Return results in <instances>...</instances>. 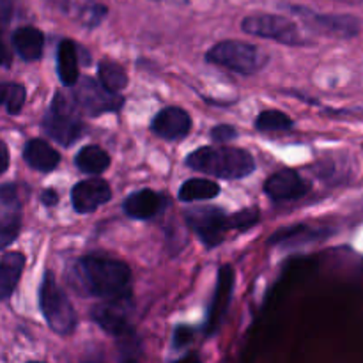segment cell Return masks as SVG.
Instances as JSON below:
<instances>
[{
    "instance_id": "obj_30",
    "label": "cell",
    "mask_w": 363,
    "mask_h": 363,
    "mask_svg": "<svg viewBox=\"0 0 363 363\" xmlns=\"http://www.w3.org/2000/svg\"><path fill=\"white\" fill-rule=\"evenodd\" d=\"M11 64H13V52L0 32V67H11Z\"/></svg>"
},
{
    "instance_id": "obj_23",
    "label": "cell",
    "mask_w": 363,
    "mask_h": 363,
    "mask_svg": "<svg viewBox=\"0 0 363 363\" xmlns=\"http://www.w3.org/2000/svg\"><path fill=\"white\" fill-rule=\"evenodd\" d=\"M98 74L99 82L113 92H121L128 85L126 71H124L123 66L117 64L116 60L103 59L101 62L98 64Z\"/></svg>"
},
{
    "instance_id": "obj_31",
    "label": "cell",
    "mask_w": 363,
    "mask_h": 363,
    "mask_svg": "<svg viewBox=\"0 0 363 363\" xmlns=\"http://www.w3.org/2000/svg\"><path fill=\"white\" fill-rule=\"evenodd\" d=\"M191 330L186 328V326H181V328L176 330V337H174V342H176V346H184V344H188L191 340Z\"/></svg>"
},
{
    "instance_id": "obj_5",
    "label": "cell",
    "mask_w": 363,
    "mask_h": 363,
    "mask_svg": "<svg viewBox=\"0 0 363 363\" xmlns=\"http://www.w3.org/2000/svg\"><path fill=\"white\" fill-rule=\"evenodd\" d=\"M43 128L46 135L60 145H73L85 133V124L80 119V108L73 98L57 94L53 98L50 110L43 119Z\"/></svg>"
},
{
    "instance_id": "obj_33",
    "label": "cell",
    "mask_w": 363,
    "mask_h": 363,
    "mask_svg": "<svg viewBox=\"0 0 363 363\" xmlns=\"http://www.w3.org/2000/svg\"><path fill=\"white\" fill-rule=\"evenodd\" d=\"M41 202L45 206H48V208H52V206H55L57 202H59V195H57L55 190H45L41 194Z\"/></svg>"
},
{
    "instance_id": "obj_26",
    "label": "cell",
    "mask_w": 363,
    "mask_h": 363,
    "mask_svg": "<svg viewBox=\"0 0 363 363\" xmlns=\"http://www.w3.org/2000/svg\"><path fill=\"white\" fill-rule=\"evenodd\" d=\"M259 209L257 208H247L243 211L236 213V215L229 216V229H238V230H247L252 225L259 222Z\"/></svg>"
},
{
    "instance_id": "obj_6",
    "label": "cell",
    "mask_w": 363,
    "mask_h": 363,
    "mask_svg": "<svg viewBox=\"0 0 363 363\" xmlns=\"http://www.w3.org/2000/svg\"><path fill=\"white\" fill-rule=\"evenodd\" d=\"M77 106L82 113L96 117L101 113L117 112L124 105V98L119 92H113L106 89L99 80L91 77L78 78L73 85V96Z\"/></svg>"
},
{
    "instance_id": "obj_20",
    "label": "cell",
    "mask_w": 363,
    "mask_h": 363,
    "mask_svg": "<svg viewBox=\"0 0 363 363\" xmlns=\"http://www.w3.org/2000/svg\"><path fill=\"white\" fill-rule=\"evenodd\" d=\"M23 266L25 257L20 252H9L0 259V301L7 300L14 293Z\"/></svg>"
},
{
    "instance_id": "obj_19",
    "label": "cell",
    "mask_w": 363,
    "mask_h": 363,
    "mask_svg": "<svg viewBox=\"0 0 363 363\" xmlns=\"http://www.w3.org/2000/svg\"><path fill=\"white\" fill-rule=\"evenodd\" d=\"M57 74L66 87H73L80 78L78 71V48L71 39H62L57 48Z\"/></svg>"
},
{
    "instance_id": "obj_11",
    "label": "cell",
    "mask_w": 363,
    "mask_h": 363,
    "mask_svg": "<svg viewBox=\"0 0 363 363\" xmlns=\"http://www.w3.org/2000/svg\"><path fill=\"white\" fill-rule=\"evenodd\" d=\"M21 225V209L14 184L0 186V250L16 240Z\"/></svg>"
},
{
    "instance_id": "obj_8",
    "label": "cell",
    "mask_w": 363,
    "mask_h": 363,
    "mask_svg": "<svg viewBox=\"0 0 363 363\" xmlns=\"http://www.w3.org/2000/svg\"><path fill=\"white\" fill-rule=\"evenodd\" d=\"M186 222L208 248L218 247L229 229V216L220 208H194L186 211Z\"/></svg>"
},
{
    "instance_id": "obj_14",
    "label": "cell",
    "mask_w": 363,
    "mask_h": 363,
    "mask_svg": "<svg viewBox=\"0 0 363 363\" xmlns=\"http://www.w3.org/2000/svg\"><path fill=\"white\" fill-rule=\"evenodd\" d=\"M151 130L165 140H179L190 133L191 117L179 106H167L156 113Z\"/></svg>"
},
{
    "instance_id": "obj_22",
    "label": "cell",
    "mask_w": 363,
    "mask_h": 363,
    "mask_svg": "<svg viewBox=\"0 0 363 363\" xmlns=\"http://www.w3.org/2000/svg\"><path fill=\"white\" fill-rule=\"evenodd\" d=\"M220 186L215 181L209 179H188L186 183L181 184L177 199L181 202H195V201H208V199L218 197Z\"/></svg>"
},
{
    "instance_id": "obj_24",
    "label": "cell",
    "mask_w": 363,
    "mask_h": 363,
    "mask_svg": "<svg viewBox=\"0 0 363 363\" xmlns=\"http://www.w3.org/2000/svg\"><path fill=\"white\" fill-rule=\"evenodd\" d=\"M293 119L280 110H264L255 121V128L264 133H279L293 128Z\"/></svg>"
},
{
    "instance_id": "obj_13",
    "label": "cell",
    "mask_w": 363,
    "mask_h": 363,
    "mask_svg": "<svg viewBox=\"0 0 363 363\" xmlns=\"http://www.w3.org/2000/svg\"><path fill=\"white\" fill-rule=\"evenodd\" d=\"M112 199V190L105 179H85L78 183L71 191V202L74 211L80 215L96 211L99 206L106 204Z\"/></svg>"
},
{
    "instance_id": "obj_28",
    "label": "cell",
    "mask_w": 363,
    "mask_h": 363,
    "mask_svg": "<svg viewBox=\"0 0 363 363\" xmlns=\"http://www.w3.org/2000/svg\"><path fill=\"white\" fill-rule=\"evenodd\" d=\"M238 137V131L234 130L229 124H220V126H215L211 130V138L215 142H227L233 140V138Z\"/></svg>"
},
{
    "instance_id": "obj_7",
    "label": "cell",
    "mask_w": 363,
    "mask_h": 363,
    "mask_svg": "<svg viewBox=\"0 0 363 363\" xmlns=\"http://www.w3.org/2000/svg\"><path fill=\"white\" fill-rule=\"evenodd\" d=\"M241 28L250 35L272 39V41L282 43V45L298 46L307 43L305 39H301L298 25L289 18L279 16V14H250L243 20Z\"/></svg>"
},
{
    "instance_id": "obj_32",
    "label": "cell",
    "mask_w": 363,
    "mask_h": 363,
    "mask_svg": "<svg viewBox=\"0 0 363 363\" xmlns=\"http://www.w3.org/2000/svg\"><path fill=\"white\" fill-rule=\"evenodd\" d=\"M9 167V151H7V145L0 140V176L7 170Z\"/></svg>"
},
{
    "instance_id": "obj_3",
    "label": "cell",
    "mask_w": 363,
    "mask_h": 363,
    "mask_svg": "<svg viewBox=\"0 0 363 363\" xmlns=\"http://www.w3.org/2000/svg\"><path fill=\"white\" fill-rule=\"evenodd\" d=\"M39 308L50 330L57 335L67 337L77 328V312L52 273H45V279H43L41 289H39Z\"/></svg>"
},
{
    "instance_id": "obj_16",
    "label": "cell",
    "mask_w": 363,
    "mask_h": 363,
    "mask_svg": "<svg viewBox=\"0 0 363 363\" xmlns=\"http://www.w3.org/2000/svg\"><path fill=\"white\" fill-rule=\"evenodd\" d=\"M165 204L167 199L163 197V195H160L158 191L155 190H149V188H144V190L133 191L131 195H128L123 208L124 213H126L130 218L151 220L155 218L158 213L163 211Z\"/></svg>"
},
{
    "instance_id": "obj_17",
    "label": "cell",
    "mask_w": 363,
    "mask_h": 363,
    "mask_svg": "<svg viewBox=\"0 0 363 363\" xmlns=\"http://www.w3.org/2000/svg\"><path fill=\"white\" fill-rule=\"evenodd\" d=\"M23 160L30 169L39 170V172H52L59 165L60 155L48 142L41 138H32L25 144Z\"/></svg>"
},
{
    "instance_id": "obj_21",
    "label": "cell",
    "mask_w": 363,
    "mask_h": 363,
    "mask_svg": "<svg viewBox=\"0 0 363 363\" xmlns=\"http://www.w3.org/2000/svg\"><path fill=\"white\" fill-rule=\"evenodd\" d=\"M78 170L84 174H91V176H98V174L105 172L110 165V156L106 151H103L99 145H85L78 151L77 158H74Z\"/></svg>"
},
{
    "instance_id": "obj_15",
    "label": "cell",
    "mask_w": 363,
    "mask_h": 363,
    "mask_svg": "<svg viewBox=\"0 0 363 363\" xmlns=\"http://www.w3.org/2000/svg\"><path fill=\"white\" fill-rule=\"evenodd\" d=\"M234 287V272L229 266H223L218 273V286H216V293L213 296L211 307H209L208 321H206V333L211 335L222 325V319L225 315L227 307H229L230 296H233Z\"/></svg>"
},
{
    "instance_id": "obj_2",
    "label": "cell",
    "mask_w": 363,
    "mask_h": 363,
    "mask_svg": "<svg viewBox=\"0 0 363 363\" xmlns=\"http://www.w3.org/2000/svg\"><path fill=\"white\" fill-rule=\"evenodd\" d=\"M186 165L220 179H243L255 169L254 156L240 147H199L188 155Z\"/></svg>"
},
{
    "instance_id": "obj_29",
    "label": "cell",
    "mask_w": 363,
    "mask_h": 363,
    "mask_svg": "<svg viewBox=\"0 0 363 363\" xmlns=\"http://www.w3.org/2000/svg\"><path fill=\"white\" fill-rule=\"evenodd\" d=\"M14 2L13 0H0V30L7 27L13 20Z\"/></svg>"
},
{
    "instance_id": "obj_9",
    "label": "cell",
    "mask_w": 363,
    "mask_h": 363,
    "mask_svg": "<svg viewBox=\"0 0 363 363\" xmlns=\"http://www.w3.org/2000/svg\"><path fill=\"white\" fill-rule=\"evenodd\" d=\"M130 296L124 294L116 300H105V303L98 305L92 311V319L108 335L117 337V339H130V337H133V328L130 326Z\"/></svg>"
},
{
    "instance_id": "obj_12",
    "label": "cell",
    "mask_w": 363,
    "mask_h": 363,
    "mask_svg": "<svg viewBox=\"0 0 363 363\" xmlns=\"http://www.w3.org/2000/svg\"><path fill=\"white\" fill-rule=\"evenodd\" d=\"M311 184L301 179L300 174L293 169H284L269 176L264 183V194L275 202L296 201L308 194Z\"/></svg>"
},
{
    "instance_id": "obj_25",
    "label": "cell",
    "mask_w": 363,
    "mask_h": 363,
    "mask_svg": "<svg viewBox=\"0 0 363 363\" xmlns=\"http://www.w3.org/2000/svg\"><path fill=\"white\" fill-rule=\"evenodd\" d=\"M27 99V91L20 84H0V106H6L7 113L16 116L21 112Z\"/></svg>"
},
{
    "instance_id": "obj_27",
    "label": "cell",
    "mask_w": 363,
    "mask_h": 363,
    "mask_svg": "<svg viewBox=\"0 0 363 363\" xmlns=\"http://www.w3.org/2000/svg\"><path fill=\"white\" fill-rule=\"evenodd\" d=\"M106 14V7L105 6H99V4H92V6L85 7L84 9V16H82V21H84V25H87V27H96V25H99V21L105 18Z\"/></svg>"
},
{
    "instance_id": "obj_1",
    "label": "cell",
    "mask_w": 363,
    "mask_h": 363,
    "mask_svg": "<svg viewBox=\"0 0 363 363\" xmlns=\"http://www.w3.org/2000/svg\"><path fill=\"white\" fill-rule=\"evenodd\" d=\"M74 280L78 289L85 294L101 300H116L128 294L131 272L123 261L89 255L82 257L74 266Z\"/></svg>"
},
{
    "instance_id": "obj_18",
    "label": "cell",
    "mask_w": 363,
    "mask_h": 363,
    "mask_svg": "<svg viewBox=\"0 0 363 363\" xmlns=\"http://www.w3.org/2000/svg\"><path fill=\"white\" fill-rule=\"evenodd\" d=\"M13 46L21 59L34 62V60H39L43 57L45 34L35 27H21L14 30Z\"/></svg>"
},
{
    "instance_id": "obj_10",
    "label": "cell",
    "mask_w": 363,
    "mask_h": 363,
    "mask_svg": "<svg viewBox=\"0 0 363 363\" xmlns=\"http://www.w3.org/2000/svg\"><path fill=\"white\" fill-rule=\"evenodd\" d=\"M293 13L300 14L307 27L315 34L328 35V38L350 39L360 30V21L350 14H318L305 7H293Z\"/></svg>"
},
{
    "instance_id": "obj_4",
    "label": "cell",
    "mask_w": 363,
    "mask_h": 363,
    "mask_svg": "<svg viewBox=\"0 0 363 363\" xmlns=\"http://www.w3.org/2000/svg\"><path fill=\"white\" fill-rule=\"evenodd\" d=\"M206 59L208 62L240 74H255L268 64V55L259 46L234 39L216 43L206 53Z\"/></svg>"
}]
</instances>
